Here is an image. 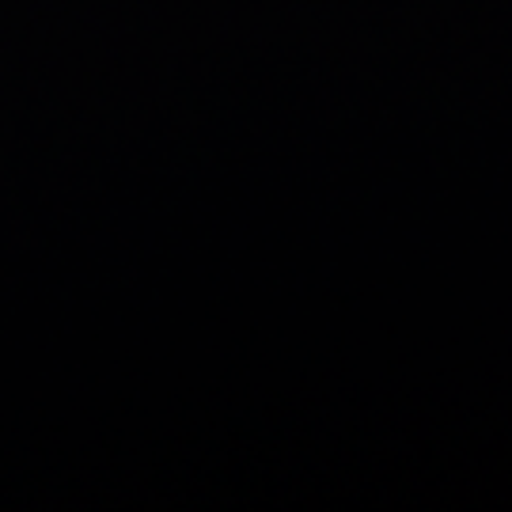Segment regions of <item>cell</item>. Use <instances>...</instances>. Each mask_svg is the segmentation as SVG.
Listing matches in <instances>:
<instances>
[]
</instances>
